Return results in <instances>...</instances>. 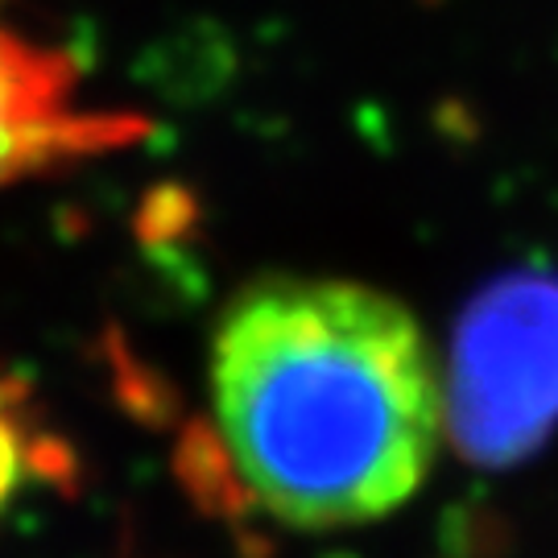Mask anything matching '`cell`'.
Listing matches in <instances>:
<instances>
[{
  "instance_id": "6da1fadb",
  "label": "cell",
  "mask_w": 558,
  "mask_h": 558,
  "mask_svg": "<svg viewBox=\"0 0 558 558\" xmlns=\"http://www.w3.org/2000/svg\"><path fill=\"white\" fill-rule=\"evenodd\" d=\"M211 410L236 480L299 530L401 509L447 418L418 319L339 278H260L228 302L211 339Z\"/></svg>"
},
{
  "instance_id": "7a4b0ae2",
  "label": "cell",
  "mask_w": 558,
  "mask_h": 558,
  "mask_svg": "<svg viewBox=\"0 0 558 558\" xmlns=\"http://www.w3.org/2000/svg\"><path fill=\"white\" fill-rule=\"evenodd\" d=\"M558 418V281L493 286L456 352L451 435L480 463H513Z\"/></svg>"
},
{
  "instance_id": "3957f363",
  "label": "cell",
  "mask_w": 558,
  "mask_h": 558,
  "mask_svg": "<svg viewBox=\"0 0 558 558\" xmlns=\"http://www.w3.org/2000/svg\"><path fill=\"white\" fill-rule=\"evenodd\" d=\"M71 66L59 50L0 25V186L62 158L129 137V124L71 108Z\"/></svg>"
},
{
  "instance_id": "277c9868",
  "label": "cell",
  "mask_w": 558,
  "mask_h": 558,
  "mask_svg": "<svg viewBox=\"0 0 558 558\" xmlns=\"http://www.w3.org/2000/svg\"><path fill=\"white\" fill-rule=\"evenodd\" d=\"M50 447L29 439V426L21 418V401L9 385H0V509L17 497L25 480L41 472V459Z\"/></svg>"
}]
</instances>
